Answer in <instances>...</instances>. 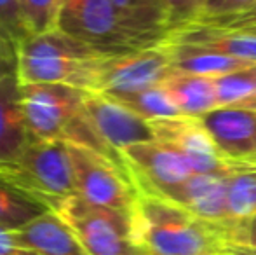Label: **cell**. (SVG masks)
<instances>
[{
  "label": "cell",
  "instance_id": "28",
  "mask_svg": "<svg viewBox=\"0 0 256 255\" xmlns=\"http://www.w3.org/2000/svg\"><path fill=\"white\" fill-rule=\"evenodd\" d=\"M225 225V238L228 243L237 245L253 246L256 248V215L242 218V220H234Z\"/></svg>",
  "mask_w": 256,
  "mask_h": 255
},
{
  "label": "cell",
  "instance_id": "33",
  "mask_svg": "<svg viewBox=\"0 0 256 255\" xmlns=\"http://www.w3.org/2000/svg\"><path fill=\"white\" fill-rule=\"evenodd\" d=\"M12 74H16V60L0 58V81Z\"/></svg>",
  "mask_w": 256,
  "mask_h": 255
},
{
  "label": "cell",
  "instance_id": "11",
  "mask_svg": "<svg viewBox=\"0 0 256 255\" xmlns=\"http://www.w3.org/2000/svg\"><path fill=\"white\" fill-rule=\"evenodd\" d=\"M86 114L100 138L120 156L128 147L157 140L152 121L143 119L110 96L89 93Z\"/></svg>",
  "mask_w": 256,
  "mask_h": 255
},
{
  "label": "cell",
  "instance_id": "16",
  "mask_svg": "<svg viewBox=\"0 0 256 255\" xmlns=\"http://www.w3.org/2000/svg\"><path fill=\"white\" fill-rule=\"evenodd\" d=\"M168 42L188 44L196 48L209 49L239 60L256 63V35L244 32L222 30V28L204 27V25H186V27L169 34Z\"/></svg>",
  "mask_w": 256,
  "mask_h": 255
},
{
  "label": "cell",
  "instance_id": "26",
  "mask_svg": "<svg viewBox=\"0 0 256 255\" xmlns=\"http://www.w3.org/2000/svg\"><path fill=\"white\" fill-rule=\"evenodd\" d=\"M254 4L256 0H206L202 13L197 18L196 23H200V21L206 20H214V18L240 14L244 11L251 9Z\"/></svg>",
  "mask_w": 256,
  "mask_h": 255
},
{
  "label": "cell",
  "instance_id": "14",
  "mask_svg": "<svg viewBox=\"0 0 256 255\" xmlns=\"http://www.w3.org/2000/svg\"><path fill=\"white\" fill-rule=\"evenodd\" d=\"M12 232L18 241L35 255H89L74 227L56 210L40 215Z\"/></svg>",
  "mask_w": 256,
  "mask_h": 255
},
{
  "label": "cell",
  "instance_id": "12",
  "mask_svg": "<svg viewBox=\"0 0 256 255\" xmlns=\"http://www.w3.org/2000/svg\"><path fill=\"white\" fill-rule=\"evenodd\" d=\"M218 152L237 166H256V112L220 107L200 117Z\"/></svg>",
  "mask_w": 256,
  "mask_h": 255
},
{
  "label": "cell",
  "instance_id": "22",
  "mask_svg": "<svg viewBox=\"0 0 256 255\" xmlns=\"http://www.w3.org/2000/svg\"><path fill=\"white\" fill-rule=\"evenodd\" d=\"M214 79L216 96L220 107H236L256 91V65Z\"/></svg>",
  "mask_w": 256,
  "mask_h": 255
},
{
  "label": "cell",
  "instance_id": "7",
  "mask_svg": "<svg viewBox=\"0 0 256 255\" xmlns=\"http://www.w3.org/2000/svg\"><path fill=\"white\" fill-rule=\"evenodd\" d=\"M30 140H66L84 116L89 91L66 84H21Z\"/></svg>",
  "mask_w": 256,
  "mask_h": 255
},
{
  "label": "cell",
  "instance_id": "34",
  "mask_svg": "<svg viewBox=\"0 0 256 255\" xmlns=\"http://www.w3.org/2000/svg\"><path fill=\"white\" fill-rule=\"evenodd\" d=\"M237 109H244V110H253V112H256V91L253 93V95L250 96L248 100H244V102H240L239 105H236Z\"/></svg>",
  "mask_w": 256,
  "mask_h": 255
},
{
  "label": "cell",
  "instance_id": "30",
  "mask_svg": "<svg viewBox=\"0 0 256 255\" xmlns=\"http://www.w3.org/2000/svg\"><path fill=\"white\" fill-rule=\"evenodd\" d=\"M0 255H35L30 248L18 241L12 231L0 227Z\"/></svg>",
  "mask_w": 256,
  "mask_h": 255
},
{
  "label": "cell",
  "instance_id": "36",
  "mask_svg": "<svg viewBox=\"0 0 256 255\" xmlns=\"http://www.w3.org/2000/svg\"><path fill=\"white\" fill-rule=\"evenodd\" d=\"M254 215H256V213H254Z\"/></svg>",
  "mask_w": 256,
  "mask_h": 255
},
{
  "label": "cell",
  "instance_id": "31",
  "mask_svg": "<svg viewBox=\"0 0 256 255\" xmlns=\"http://www.w3.org/2000/svg\"><path fill=\"white\" fill-rule=\"evenodd\" d=\"M16 37L0 27V58L16 60Z\"/></svg>",
  "mask_w": 256,
  "mask_h": 255
},
{
  "label": "cell",
  "instance_id": "27",
  "mask_svg": "<svg viewBox=\"0 0 256 255\" xmlns=\"http://www.w3.org/2000/svg\"><path fill=\"white\" fill-rule=\"evenodd\" d=\"M196 25H204V27L222 28V30H232V32H251L256 30V4L251 9L244 11L240 14L234 16H223L214 18V20H206Z\"/></svg>",
  "mask_w": 256,
  "mask_h": 255
},
{
  "label": "cell",
  "instance_id": "21",
  "mask_svg": "<svg viewBox=\"0 0 256 255\" xmlns=\"http://www.w3.org/2000/svg\"><path fill=\"white\" fill-rule=\"evenodd\" d=\"M226 206L230 222L242 220L256 213V166L239 170L228 178Z\"/></svg>",
  "mask_w": 256,
  "mask_h": 255
},
{
  "label": "cell",
  "instance_id": "2",
  "mask_svg": "<svg viewBox=\"0 0 256 255\" xmlns=\"http://www.w3.org/2000/svg\"><path fill=\"white\" fill-rule=\"evenodd\" d=\"M102 58L88 44L52 28L16 42V75L21 84H66L91 93Z\"/></svg>",
  "mask_w": 256,
  "mask_h": 255
},
{
  "label": "cell",
  "instance_id": "3",
  "mask_svg": "<svg viewBox=\"0 0 256 255\" xmlns=\"http://www.w3.org/2000/svg\"><path fill=\"white\" fill-rule=\"evenodd\" d=\"M56 28L88 44L103 58L157 48L168 41V35L140 25L114 0H66Z\"/></svg>",
  "mask_w": 256,
  "mask_h": 255
},
{
  "label": "cell",
  "instance_id": "1",
  "mask_svg": "<svg viewBox=\"0 0 256 255\" xmlns=\"http://www.w3.org/2000/svg\"><path fill=\"white\" fill-rule=\"evenodd\" d=\"M132 218L138 241L148 255H223L228 243L223 224L162 197L140 194Z\"/></svg>",
  "mask_w": 256,
  "mask_h": 255
},
{
  "label": "cell",
  "instance_id": "32",
  "mask_svg": "<svg viewBox=\"0 0 256 255\" xmlns=\"http://www.w3.org/2000/svg\"><path fill=\"white\" fill-rule=\"evenodd\" d=\"M223 255H256V248H253V246L237 245V243H226Z\"/></svg>",
  "mask_w": 256,
  "mask_h": 255
},
{
  "label": "cell",
  "instance_id": "20",
  "mask_svg": "<svg viewBox=\"0 0 256 255\" xmlns=\"http://www.w3.org/2000/svg\"><path fill=\"white\" fill-rule=\"evenodd\" d=\"M110 98L122 103L124 107H128L129 110H132V112L142 116L143 119H146V121L169 119V117L182 116V112L178 110L176 103L172 102L171 95L166 91V88L162 84L150 86V88L140 89V91H134V93L110 96Z\"/></svg>",
  "mask_w": 256,
  "mask_h": 255
},
{
  "label": "cell",
  "instance_id": "6",
  "mask_svg": "<svg viewBox=\"0 0 256 255\" xmlns=\"http://www.w3.org/2000/svg\"><path fill=\"white\" fill-rule=\"evenodd\" d=\"M75 171V196L92 206L132 213L140 192L126 166L84 145L68 143Z\"/></svg>",
  "mask_w": 256,
  "mask_h": 255
},
{
  "label": "cell",
  "instance_id": "17",
  "mask_svg": "<svg viewBox=\"0 0 256 255\" xmlns=\"http://www.w3.org/2000/svg\"><path fill=\"white\" fill-rule=\"evenodd\" d=\"M169 55L172 58L178 74L190 75H206V77H218V75L232 74L237 70L254 67L256 63L248 60H239L222 53L209 51V49L196 48L188 44H174V42H164Z\"/></svg>",
  "mask_w": 256,
  "mask_h": 255
},
{
  "label": "cell",
  "instance_id": "18",
  "mask_svg": "<svg viewBox=\"0 0 256 255\" xmlns=\"http://www.w3.org/2000/svg\"><path fill=\"white\" fill-rule=\"evenodd\" d=\"M182 116L200 119L218 109L214 79L206 75L178 74L162 82Z\"/></svg>",
  "mask_w": 256,
  "mask_h": 255
},
{
  "label": "cell",
  "instance_id": "19",
  "mask_svg": "<svg viewBox=\"0 0 256 255\" xmlns=\"http://www.w3.org/2000/svg\"><path fill=\"white\" fill-rule=\"evenodd\" d=\"M52 208L34 194L0 178V227L18 231Z\"/></svg>",
  "mask_w": 256,
  "mask_h": 255
},
{
  "label": "cell",
  "instance_id": "24",
  "mask_svg": "<svg viewBox=\"0 0 256 255\" xmlns=\"http://www.w3.org/2000/svg\"><path fill=\"white\" fill-rule=\"evenodd\" d=\"M64 2L66 0H20L26 34H42L56 28Z\"/></svg>",
  "mask_w": 256,
  "mask_h": 255
},
{
  "label": "cell",
  "instance_id": "25",
  "mask_svg": "<svg viewBox=\"0 0 256 255\" xmlns=\"http://www.w3.org/2000/svg\"><path fill=\"white\" fill-rule=\"evenodd\" d=\"M169 9V25L171 32L192 25L202 13L206 0H166Z\"/></svg>",
  "mask_w": 256,
  "mask_h": 255
},
{
  "label": "cell",
  "instance_id": "23",
  "mask_svg": "<svg viewBox=\"0 0 256 255\" xmlns=\"http://www.w3.org/2000/svg\"><path fill=\"white\" fill-rule=\"evenodd\" d=\"M128 16L145 28L169 37V9L166 0H114Z\"/></svg>",
  "mask_w": 256,
  "mask_h": 255
},
{
  "label": "cell",
  "instance_id": "9",
  "mask_svg": "<svg viewBox=\"0 0 256 255\" xmlns=\"http://www.w3.org/2000/svg\"><path fill=\"white\" fill-rule=\"evenodd\" d=\"M158 142L174 149L183 157L194 175H222L232 177L239 170L251 166H237L218 152L200 119L196 117H169L152 121Z\"/></svg>",
  "mask_w": 256,
  "mask_h": 255
},
{
  "label": "cell",
  "instance_id": "5",
  "mask_svg": "<svg viewBox=\"0 0 256 255\" xmlns=\"http://www.w3.org/2000/svg\"><path fill=\"white\" fill-rule=\"evenodd\" d=\"M58 213L66 218L89 255H148L138 241L132 213L88 204L77 196Z\"/></svg>",
  "mask_w": 256,
  "mask_h": 255
},
{
  "label": "cell",
  "instance_id": "35",
  "mask_svg": "<svg viewBox=\"0 0 256 255\" xmlns=\"http://www.w3.org/2000/svg\"><path fill=\"white\" fill-rule=\"evenodd\" d=\"M244 34H254V35H256V30H251V32H244Z\"/></svg>",
  "mask_w": 256,
  "mask_h": 255
},
{
  "label": "cell",
  "instance_id": "29",
  "mask_svg": "<svg viewBox=\"0 0 256 255\" xmlns=\"http://www.w3.org/2000/svg\"><path fill=\"white\" fill-rule=\"evenodd\" d=\"M0 27L10 32L16 41L26 35L23 20H21L20 0H0Z\"/></svg>",
  "mask_w": 256,
  "mask_h": 255
},
{
  "label": "cell",
  "instance_id": "13",
  "mask_svg": "<svg viewBox=\"0 0 256 255\" xmlns=\"http://www.w3.org/2000/svg\"><path fill=\"white\" fill-rule=\"evenodd\" d=\"M228 178L222 175H192L186 182L171 189L162 199L172 201L209 222L228 224Z\"/></svg>",
  "mask_w": 256,
  "mask_h": 255
},
{
  "label": "cell",
  "instance_id": "4",
  "mask_svg": "<svg viewBox=\"0 0 256 255\" xmlns=\"http://www.w3.org/2000/svg\"><path fill=\"white\" fill-rule=\"evenodd\" d=\"M0 178L37 196L52 210L77 194L70 147L63 140H30L14 163L0 164Z\"/></svg>",
  "mask_w": 256,
  "mask_h": 255
},
{
  "label": "cell",
  "instance_id": "10",
  "mask_svg": "<svg viewBox=\"0 0 256 255\" xmlns=\"http://www.w3.org/2000/svg\"><path fill=\"white\" fill-rule=\"evenodd\" d=\"M122 157L132 184L145 196L164 197L194 175L183 157L158 140L128 147Z\"/></svg>",
  "mask_w": 256,
  "mask_h": 255
},
{
  "label": "cell",
  "instance_id": "8",
  "mask_svg": "<svg viewBox=\"0 0 256 255\" xmlns=\"http://www.w3.org/2000/svg\"><path fill=\"white\" fill-rule=\"evenodd\" d=\"M176 74L172 58L164 44L124 56L102 58L96 68L91 93L118 96L162 84Z\"/></svg>",
  "mask_w": 256,
  "mask_h": 255
},
{
  "label": "cell",
  "instance_id": "15",
  "mask_svg": "<svg viewBox=\"0 0 256 255\" xmlns=\"http://www.w3.org/2000/svg\"><path fill=\"white\" fill-rule=\"evenodd\" d=\"M30 143L21 96V82L16 74L0 81V164H10Z\"/></svg>",
  "mask_w": 256,
  "mask_h": 255
}]
</instances>
